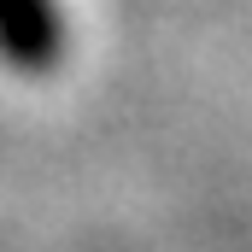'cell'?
Here are the masks:
<instances>
[{
	"instance_id": "1",
	"label": "cell",
	"mask_w": 252,
	"mask_h": 252,
	"mask_svg": "<svg viewBox=\"0 0 252 252\" xmlns=\"http://www.w3.org/2000/svg\"><path fill=\"white\" fill-rule=\"evenodd\" d=\"M70 53L64 0H0V64L12 76H53Z\"/></svg>"
}]
</instances>
